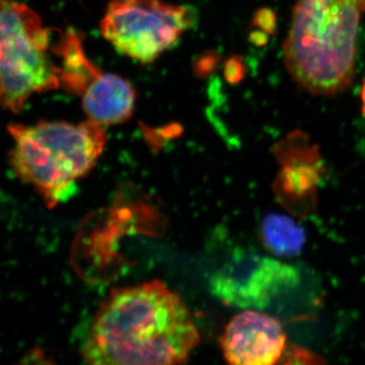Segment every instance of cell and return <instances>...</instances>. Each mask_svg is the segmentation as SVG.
I'll return each mask as SVG.
<instances>
[{
	"label": "cell",
	"mask_w": 365,
	"mask_h": 365,
	"mask_svg": "<svg viewBox=\"0 0 365 365\" xmlns=\"http://www.w3.org/2000/svg\"><path fill=\"white\" fill-rule=\"evenodd\" d=\"M362 113L365 115V81L361 88Z\"/></svg>",
	"instance_id": "16"
},
{
	"label": "cell",
	"mask_w": 365,
	"mask_h": 365,
	"mask_svg": "<svg viewBox=\"0 0 365 365\" xmlns=\"http://www.w3.org/2000/svg\"><path fill=\"white\" fill-rule=\"evenodd\" d=\"M285 352L289 354V357H294L290 360L289 364H313L316 362V356L309 351L304 349H300L299 347H294V349H288V346Z\"/></svg>",
	"instance_id": "14"
},
{
	"label": "cell",
	"mask_w": 365,
	"mask_h": 365,
	"mask_svg": "<svg viewBox=\"0 0 365 365\" xmlns=\"http://www.w3.org/2000/svg\"><path fill=\"white\" fill-rule=\"evenodd\" d=\"M195 20L193 9L165 0H112L101 33L120 54L148 64L175 47Z\"/></svg>",
	"instance_id": "5"
},
{
	"label": "cell",
	"mask_w": 365,
	"mask_h": 365,
	"mask_svg": "<svg viewBox=\"0 0 365 365\" xmlns=\"http://www.w3.org/2000/svg\"><path fill=\"white\" fill-rule=\"evenodd\" d=\"M200 334L180 295L160 280L112 289L81 356L93 365L184 364Z\"/></svg>",
	"instance_id": "1"
},
{
	"label": "cell",
	"mask_w": 365,
	"mask_h": 365,
	"mask_svg": "<svg viewBox=\"0 0 365 365\" xmlns=\"http://www.w3.org/2000/svg\"><path fill=\"white\" fill-rule=\"evenodd\" d=\"M9 132L14 143L9 158L11 170L39 192L49 208L73 194L76 181L93 169L107 143L104 126L91 119L78 124L9 125Z\"/></svg>",
	"instance_id": "3"
},
{
	"label": "cell",
	"mask_w": 365,
	"mask_h": 365,
	"mask_svg": "<svg viewBox=\"0 0 365 365\" xmlns=\"http://www.w3.org/2000/svg\"><path fill=\"white\" fill-rule=\"evenodd\" d=\"M362 14L365 0H297L283 53L302 90L334 96L349 88Z\"/></svg>",
	"instance_id": "2"
},
{
	"label": "cell",
	"mask_w": 365,
	"mask_h": 365,
	"mask_svg": "<svg viewBox=\"0 0 365 365\" xmlns=\"http://www.w3.org/2000/svg\"><path fill=\"white\" fill-rule=\"evenodd\" d=\"M252 24L255 26H258L259 30L267 33L268 35H274L277 28V16L273 9L263 7L255 13Z\"/></svg>",
	"instance_id": "12"
},
{
	"label": "cell",
	"mask_w": 365,
	"mask_h": 365,
	"mask_svg": "<svg viewBox=\"0 0 365 365\" xmlns=\"http://www.w3.org/2000/svg\"><path fill=\"white\" fill-rule=\"evenodd\" d=\"M246 76V67L241 56H232L227 60L225 66V79L230 83H241Z\"/></svg>",
	"instance_id": "13"
},
{
	"label": "cell",
	"mask_w": 365,
	"mask_h": 365,
	"mask_svg": "<svg viewBox=\"0 0 365 365\" xmlns=\"http://www.w3.org/2000/svg\"><path fill=\"white\" fill-rule=\"evenodd\" d=\"M81 97L88 119L110 126L130 119L135 108L136 91L130 81L122 76L101 72Z\"/></svg>",
	"instance_id": "9"
},
{
	"label": "cell",
	"mask_w": 365,
	"mask_h": 365,
	"mask_svg": "<svg viewBox=\"0 0 365 365\" xmlns=\"http://www.w3.org/2000/svg\"><path fill=\"white\" fill-rule=\"evenodd\" d=\"M56 49L62 60L58 67L60 85L76 95H83L101 71L86 57L81 35L74 31L67 32Z\"/></svg>",
	"instance_id": "10"
},
{
	"label": "cell",
	"mask_w": 365,
	"mask_h": 365,
	"mask_svg": "<svg viewBox=\"0 0 365 365\" xmlns=\"http://www.w3.org/2000/svg\"><path fill=\"white\" fill-rule=\"evenodd\" d=\"M299 282V273L294 266L239 248L212 274L209 287L227 306L263 309Z\"/></svg>",
	"instance_id": "6"
},
{
	"label": "cell",
	"mask_w": 365,
	"mask_h": 365,
	"mask_svg": "<svg viewBox=\"0 0 365 365\" xmlns=\"http://www.w3.org/2000/svg\"><path fill=\"white\" fill-rule=\"evenodd\" d=\"M269 35L267 33L263 32V31L259 30L256 31V32H253L250 36V40L253 44L258 46V47H261V46H264L267 44Z\"/></svg>",
	"instance_id": "15"
},
{
	"label": "cell",
	"mask_w": 365,
	"mask_h": 365,
	"mask_svg": "<svg viewBox=\"0 0 365 365\" xmlns=\"http://www.w3.org/2000/svg\"><path fill=\"white\" fill-rule=\"evenodd\" d=\"M274 155L281 165L274 185L278 199L294 212L309 210L324 173L318 146L304 132L295 130L276 144Z\"/></svg>",
	"instance_id": "7"
},
{
	"label": "cell",
	"mask_w": 365,
	"mask_h": 365,
	"mask_svg": "<svg viewBox=\"0 0 365 365\" xmlns=\"http://www.w3.org/2000/svg\"><path fill=\"white\" fill-rule=\"evenodd\" d=\"M50 32L30 7L0 0V107L20 112L34 93L60 86L48 56Z\"/></svg>",
	"instance_id": "4"
},
{
	"label": "cell",
	"mask_w": 365,
	"mask_h": 365,
	"mask_svg": "<svg viewBox=\"0 0 365 365\" xmlns=\"http://www.w3.org/2000/svg\"><path fill=\"white\" fill-rule=\"evenodd\" d=\"M220 346L228 364L272 365L282 359L287 340L277 319L247 309L225 327Z\"/></svg>",
	"instance_id": "8"
},
{
	"label": "cell",
	"mask_w": 365,
	"mask_h": 365,
	"mask_svg": "<svg viewBox=\"0 0 365 365\" xmlns=\"http://www.w3.org/2000/svg\"><path fill=\"white\" fill-rule=\"evenodd\" d=\"M260 235L264 246L278 257L292 258L304 249L307 235L304 228L287 215L270 213L262 220Z\"/></svg>",
	"instance_id": "11"
}]
</instances>
